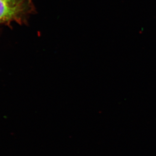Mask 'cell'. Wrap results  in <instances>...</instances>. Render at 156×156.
Wrapping results in <instances>:
<instances>
[{"mask_svg": "<svg viewBox=\"0 0 156 156\" xmlns=\"http://www.w3.org/2000/svg\"><path fill=\"white\" fill-rule=\"evenodd\" d=\"M31 9V0H0V23L21 20Z\"/></svg>", "mask_w": 156, "mask_h": 156, "instance_id": "obj_1", "label": "cell"}]
</instances>
